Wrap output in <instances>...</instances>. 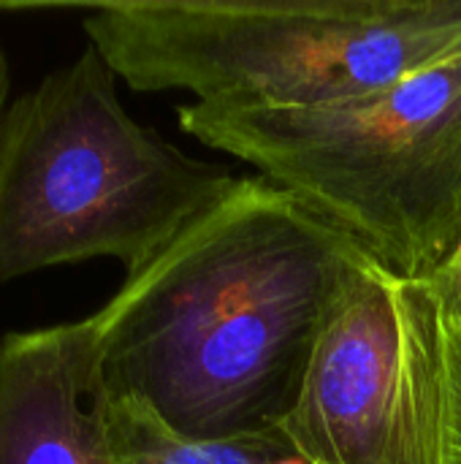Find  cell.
<instances>
[{
    "instance_id": "obj_1",
    "label": "cell",
    "mask_w": 461,
    "mask_h": 464,
    "mask_svg": "<svg viewBox=\"0 0 461 464\" xmlns=\"http://www.w3.org/2000/svg\"><path fill=\"white\" fill-rule=\"evenodd\" d=\"M359 247L269 179H239L95 313L103 389L190 440L280 430Z\"/></svg>"
},
{
    "instance_id": "obj_2",
    "label": "cell",
    "mask_w": 461,
    "mask_h": 464,
    "mask_svg": "<svg viewBox=\"0 0 461 464\" xmlns=\"http://www.w3.org/2000/svg\"><path fill=\"white\" fill-rule=\"evenodd\" d=\"M236 185L136 122L87 44L0 111V288L92 258L130 277Z\"/></svg>"
},
{
    "instance_id": "obj_3",
    "label": "cell",
    "mask_w": 461,
    "mask_h": 464,
    "mask_svg": "<svg viewBox=\"0 0 461 464\" xmlns=\"http://www.w3.org/2000/svg\"><path fill=\"white\" fill-rule=\"evenodd\" d=\"M82 30L136 92L217 111L315 109L461 52V0H114Z\"/></svg>"
},
{
    "instance_id": "obj_4",
    "label": "cell",
    "mask_w": 461,
    "mask_h": 464,
    "mask_svg": "<svg viewBox=\"0 0 461 464\" xmlns=\"http://www.w3.org/2000/svg\"><path fill=\"white\" fill-rule=\"evenodd\" d=\"M177 120L405 277L435 280L461 247V52L331 106L182 103Z\"/></svg>"
},
{
    "instance_id": "obj_5",
    "label": "cell",
    "mask_w": 461,
    "mask_h": 464,
    "mask_svg": "<svg viewBox=\"0 0 461 464\" xmlns=\"http://www.w3.org/2000/svg\"><path fill=\"white\" fill-rule=\"evenodd\" d=\"M446 334L435 280L348 261L283 432L307 464H443Z\"/></svg>"
},
{
    "instance_id": "obj_6",
    "label": "cell",
    "mask_w": 461,
    "mask_h": 464,
    "mask_svg": "<svg viewBox=\"0 0 461 464\" xmlns=\"http://www.w3.org/2000/svg\"><path fill=\"white\" fill-rule=\"evenodd\" d=\"M92 315L0 340V464H114Z\"/></svg>"
},
{
    "instance_id": "obj_7",
    "label": "cell",
    "mask_w": 461,
    "mask_h": 464,
    "mask_svg": "<svg viewBox=\"0 0 461 464\" xmlns=\"http://www.w3.org/2000/svg\"><path fill=\"white\" fill-rule=\"evenodd\" d=\"M103 394L114 464H307L283 430L228 440H190L141 400L106 389Z\"/></svg>"
},
{
    "instance_id": "obj_8",
    "label": "cell",
    "mask_w": 461,
    "mask_h": 464,
    "mask_svg": "<svg viewBox=\"0 0 461 464\" xmlns=\"http://www.w3.org/2000/svg\"><path fill=\"white\" fill-rule=\"evenodd\" d=\"M443 334H446L443 464H461V313L446 302H443Z\"/></svg>"
},
{
    "instance_id": "obj_9",
    "label": "cell",
    "mask_w": 461,
    "mask_h": 464,
    "mask_svg": "<svg viewBox=\"0 0 461 464\" xmlns=\"http://www.w3.org/2000/svg\"><path fill=\"white\" fill-rule=\"evenodd\" d=\"M435 285L446 304L461 313V247L454 253V258L435 275Z\"/></svg>"
},
{
    "instance_id": "obj_10",
    "label": "cell",
    "mask_w": 461,
    "mask_h": 464,
    "mask_svg": "<svg viewBox=\"0 0 461 464\" xmlns=\"http://www.w3.org/2000/svg\"><path fill=\"white\" fill-rule=\"evenodd\" d=\"M8 98H11V65H8V57L0 46V111L5 109Z\"/></svg>"
}]
</instances>
